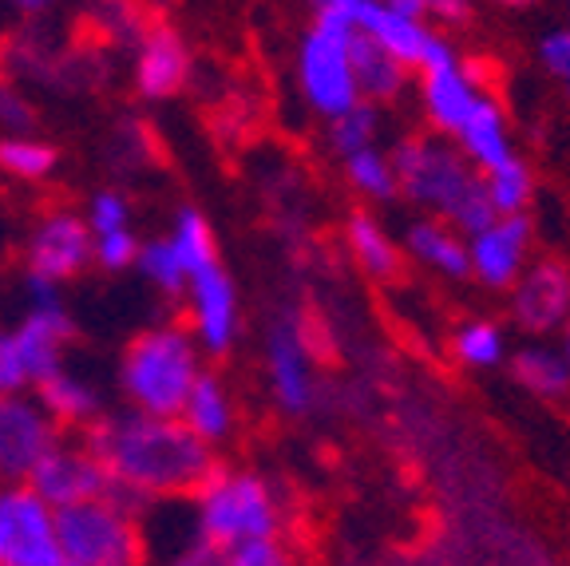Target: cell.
Masks as SVG:
<instances>
[{"mask_svg":"<svg viewBox=\"0 0 570 566\" xmlns=\"http://www.w3.org/2000/svg\"><path fill=\"white\" fill-rule=\"evenodd\" d=\"M135 266H139L142 282L151 285V290L167 293V297H178L183 285H187V270H183V262H178V254L170 250L167 238L139 242V257H135Z\"/></svg>","mask_w":570,"mask_h":566,"instance_id":"obj_30","label":"cell"},{"mask_svg":"<svg viewBox=\"0 0 570 566\" xmlns=\"http://www.w3.org/2000/svg\"><path fill=\"white\" fill-rule=\"evenodd\" d=\"M163 566H226V550L206 535L190 531V539L178 543V550Z\"/></svg>","mask_w":570,"mask_h":566,"instance_id":"obj_40","label":"cell"},{"mask_svg":"<svg viewBox=\"0 0 570 566\" xmlns=\"http://www.w3.org/2000/svg\"><path fill=\"white\" fill-rule=\"evenodd\" d=\"M384 4L412 20L436 17L444 25H463V20L472 17V0H384Z\"/></svg>","mask_w":570,"mask_h":566,"instance_id":"obj_38","label":"cell"},{"mask_svg":"<svg viewBox=\"0 0 570 566\" xmlns=\"http://www.w3.org/2000/svg\"><path fill=\"white\" fill-rule=\"evenodd\" d=\"M24 266L28 277L56 285L80 277L91 266V231L80 211L56 206V211L40 214L24 242Z\"/></svg>","mask_w":570,"mask_h":566,"instance_id":"obj_8","label":"cell"},{"mask_svg":"<svg viewBox=\"0 0 570 566\" xmlns=\"http://www.w3.org/2000/svg\"><path fill=\"white\" fill-rule=\"evenodd\" d=\"M12 333H17V341H20V353H24L28 372H32V389H36L45 377L63 369V353H68V341H71V333H76V325H71V313L63 310L60 293H56V297H32L24 321H20Z\"/></svg>","mask_w":570,"mask_h":566,"instance_id":"obj_17","label":"cell"},{"mask_svg":"<svg viewBox=\"0 0 570 566\" xmlns=\"http://www.w3.org/2000/svg\"><path fill=\"white\" fill-rule=\"evenodd\" d=\"M32 389V372L20 353V341L12 329H0V397H20Z\"/></svg>","mask_w":570,"mask_h":566,"instance_id":"obj_36","label":"cell"},{"mask_svg":"<svg viewBox=\"0 0 570 566\" xmlns=\"http://www.w3.org/2000/svg\"><path fill=\"white\" fill-rule=\"evenodd\" d=\"M24 484L32 487L36 496L45 499L52 511L111 496V476H107V468L99 463V456L88 448V443L60 440L45 460L28 471Z\"/></svg>","mask_w":570,"mask_h":566,"instance_id":"obj_10","label":"cell"},{"mask_svg":"<svg viewBox=\"0 0 570 566\" xmlns=\"http://www.w3.org/2000/svg\"><path fill=\"white\" fill-rule=\"evenodd\" d=\"M480 99H483V91L475 88L472 76L460 68V60L424 71V107L440 131H448V135L460 131Z\"/></svg>","mask_w":570,"mask_h":566,"instance_id":"obj_19","label":"cell"},{"mask_svg":"<svg viewBox=\"0 0 570 566\" xmlns=\"http://www.w3.org/2000/svg\"><path fill=\"white\" fill-rule=\"evenodd\" d=\"M226 566H294V563H289V550L277 539H258L226 550Z\"/></svg>","mask_w":570,"mask_h":566,"instance_id":"obj_39","label":"cell"},{"mask_svg":"<svg viewBox=\"0 0 570 566\" xmlns=\"http://www.w3.org/2000/svg\"><path fill=\"white\" fill-rule=\"evenodd\" d=\"M313 9L317 12H330V17H341L353 25L356 9H361V0H313Z\"/></svg>","mask_w":570,"mask_h":566,"instance_id":"obj_42","label":"cell"},{"mask_svg":"<svg viewBox=\"0 0 570 566\" xmlns=\"http://www.w3.org/2000/svg\"><path fill=\"white\" fill-rule=\"evenodd\" d=\"M353 32L368 36L373 45H381L392 60H401L404 68H440L452 64L455 52L448 40H440L436 32H428L424 20H412L404 12L389 9L384 0H361V9L353 17Z\"/></svg>","mask_w":570,"mask_h":566,"instance_id":"obj_11","label":"cell"},{"mask_svg":"<svg viewBox=\"0 0 570 566\" xmlns=\"http://www.w3.org/2000/svg\"><path fill=\"white\" fill-rule=\"evenodd\" d=\"M511 313L527 333H551L570 318V270L562 262H534L511 285Z\"/></svg>","mask_w":570,"mask_h":566,"instance_id":"obj_16","label":"cell"},{"mask_svg":"<svg viewBox=\"0 0 570 566\" xmlns=\"http://www.w3.org/2000/svg\"><path fill=\"white\" fill-rule=\"evenodd\" d=\"M36 400H40V408L52 417L56 428H83V432H88V428L104 417L99 392L83 381L80 372H71L68 364L36 384Z\"/></svg>","mask_w":570,"mask_h":566,"instance_id":"obj_20","label":"cell"},{"mask_svg":"<svg viewBox=\"0 0 570 566\" xmlns=\"http://www.w3.org/2000/svg\"><path fill=\"white\" fill-rule=\"evenodd\" d=\"M531 186H534L531 170H527V163L515 159V155L483 175V191H488V203H491V211H495V218L523 214V206L531 203Z\"/></svg>","mask_w":570,"mask_h":566,"instance_id":"obj_29","label":"cell"},{"mask_svg":"<svg viewBox=\"0 0 570 566\" xmlns=\"http://www.w3.org/2000/svg\"><path fill=\"white\" fill-rule=\"evenodd\" d=\"M511 372H515V381L527 392H534V397L554 400L570 392V364L554 349H519L515 361H511Z\"/></svg>","mask_w":570,"mask_h":566,"instance_id":"obj_27","label":"cell"},{"mask_svg":"<svg viewBox=\"0 0 570 566\" xmlns=\"http://www.w3.org/2000/svg\"><path fill=\"white\" fill-rule=\"evenodd\" d=\"M56 531L68 566H139L142 523L119 499H88V504L56 511Z\"/></svg>","mask_w":570,"mask_h":566,"instance_id":"obj_5","label":"cell"},{"mask_svg":"<svg viewBox=\"0 0 570 566\" xmlns=\"http://www.w3.org/2000/svg\"><path fill=\"white\" fill-rule=\"evenodd\" d=\"M455 139H460V147H463V159L472 163L475 170H483V175L515 155V150H511L508 119H503L495 99H488V96L475 104V111L468 116V124L455 131Z\"/></svg>","mask_w":570,"mask_h":566,"instance_id":"obj_21","label":"cell"},{"mask_svg":"<svg viewBox=\"0 0 570 566\" xmlns=\"http://www.w3.org/2000/svg\"><path fill=\"white\" fill-rule=\"evenodd\" d=\"M111 476V499L131 511H147L159 499L190 496L214 471V448H206L178 417L111 412L99 417L83 436Z\"/></svg>","mask_w":570,"mask_h":566,"instance_id":"obj_1","label":"cell"},{"mask_svg":"<svg viewBox=\"0 0 570 566\" xmlns=\"http://www.w3.org/2000/svg\"><path fill=\"white\" fill-rule=\"evenodd\" d=\"M203 372V349L187 325H155L139 333L119 357V392L135 412L178 417L190 384Z\"/></svg>","mask_w":570,"mask_h":566,"instance_id":"obj_3","label":"cell"},{"mask_svg":"<svg viewBox=\"0 0 570 566\" xmlns=\"http://www.w3.org/2000/svg\"><path fill=\"white\" fill-rule=\"evenodd\" d=\"M0 566H68L56 511L28 484L0 487Z\"/></svg>","mask_w":570,"mask_h":566,"instance_id":"obj_7","label":"cell"},{"mask_svg":"<svg viewBox=\"0 0 570 566\" xmlns=\"http://www.w3.org/2000/svg\"><path fill=\"white\" fill-rule=\"evenodd\" d=\"M345 178L353 183V191H361L365 198H392L396 195V170H392V159L384 150L365 147L348 155L345 159Z\"/></svg>","mask_w":570,"mask_h":566,"instance_id":"obj_31","label":"cell"},{"mask_svg":"<svg viewBox=\"0 0 570 566\" xmlns=\"http://www.w3.org/2000/svg\"><path fill=\"white\" fill-rule=\"evenodd\" d=\"M452 349L468 369H495L503 361V353H508V341H503L499 325H491V321H468L455 333Z\"/></svg>","mask_w":570,"mask_h":566,"instance_id":"obj_32","label":"cell"},{"mask_svg":"<svg viewBox=\"0 0 570 566\" xmlns=\"http://www.w3.org/2000/svg\"><path fill=\"white\" fill-rule=\"evenodd\" d=\"M190 80V48L170 25H147V32L135 40L131 84L142 99H170Z\"/></svg>","mask_w":570,"mask_h":566,"instance_id":"obj_14","label":"cell"},{"mask_svg":"<svg viewBox=\"0 0 570 566\" xmlns=\"http://www.w3.org/2000/svg\"><path fill=\"white\" fill-rule=\"evenodd\" d=\"M539 60H543V68L551 71L554 80H559L570 96V28H559V32L543 36V45H539Z\"/></svg>","mask_w":570,"mask_h":566,"instance_id":"obj_41","label":"cell"},{"mask_svg":"<svg viewBox=\"0 0 570 566\" xmlns=\"http://www.w3.org/2000/svg\"><path fill=\"white\" fill-rule=\"evenodd\" d=\"M195 499V531L218 543L223 550L242 543L277 539L282 531V504L266 476L246 468H218L190 491Z\"/></svg>","mask_w":570,"mask_h":566,"instance_id":"obj_4","label":"cell"},{"mask_svg":"<svg viewBox=\"0 0 570 566\" xmlns=\"http://www.w3.org/2000/svg\"><path fill=\"white\" fill-rule=\"evenodd\" d=\"M178 297L187 305V333L195 336V345L203 349V357L230 353L234 341H238L242 310H238L234 277L226 274L223 262L190 274Z\"/></svg>","mask_w":570,"mask_h":566,"instance_id":"obj_9","label":"cell"},{"mask_svg":"<svg viewBox=\"0 0 570 566\" xmlns=\"http://www.w3.org/2000/svg\"><path fill=\"white\" fill-rule=\"evenodd\" d=\"M88 20L99 32V40H107V45H127V48H135V40L151 25L147 12H142L135 0H91Z\"/></svg>","mask_w":570,"mask_h":566,"instance_id":"obj_28","label":"cell"},{"mask_svg":"<svg viewBox=\"0 0 570 566\" xmlns=\"http://www.w3.org/2000/svg\"><path fill=\"white\" fill-rule=\"evenodd\" d=\"M266 372L274 400L282 404V412L289 417H305L317 404V381H313V361L305 333L294 318L274 321L266 336Z\"/></svg>","mask_w":570,"mask_h":566,"instance_id":"obj_13","label":"cell"},{"mask_svg":"<svg viewBox=\"0 0 570 566\" xmlns=\"http://www.w3.org/2000/svg\"><path fill=\"white\" fill-rule=\"evenodd\" d=\"M9 4L20 12H45V9H52L56 0H9Z\"/></svg>","mask_w":570,"mask_h":566,"instance_id":"obj_43","label":"cell"},{"mask_svg":"<svg viewBox=\"0 0 570 566\" xmlns=\"http://www.w3.org/2000/svg\"><path fill=\"white\" fill-rule=\"evenodd\" d=\"M178 420H183L187 432H195L206 448H218V443L230 440L238 412H234V397L218 372H206V369L198 372V381L190 384L187 400L178 408Z\"/></svg>","mask_w":570,"mask_h":566,"instance_id":"obj_18","label":"cell"},{"mask_svg":"<svg viewBox=\"0 0 570 566\" xmlns=\"http://www.w3.org/2000/svg\"><path fill=\"white\" fill-rule=\"evenodd\" d=\"M135 257H139V234H135L131 226L111 231V234H96V238H91V262L104 266V270H111V274L131 270Z\"/></svg>","mask_w":570,"mask_h":566,"instance_id":"obj_34","label":"cell"},{"mask_svg":"<svg viewBox=\"0 0 570 566\" xmlns=\"http://www.w3.org/2000/svg\"><path fill=\"white\" fill-rule=\"evenodd\" d=\"M348 40L353 25L330 12H317L313 28L302 36L297 48V84H302L305 104L321 119L345 116L348 107L361 104V91L353 80V60H348Z\"/></svg>","mask_w":570,"mask_h":566,"instance_id":"obj_6","label":"cell"},{"mask_svg":"<svg viewBox=\"0 0 570 566\" xmlns=\"http://www.w3.org/2000/svg\"><path fill=\"white\" fill-rule=\"evenodd\" d=\"M330 143L341 159H348V155H356V150L373 147L376 143V107L361 99L356 107H348L345 116L330 119Z\"/></svg>","mask_w":570,"mask_h":566,"instance_id":"obj_33","label":"cell"},{"mask_svg":"<svg viewBox=\"0 0 570 566\" xmlns=\"http://www.w3.org/2000/svg\"><path fill=\"white\" fill-rule=\"evenodd\" d=\"M56 443H60V428L40 408V400L28 392L0 397V476L24 484L28 471L45 460Z\"/></svg>","mask_w":570,"mask_h":566,"instance_id":"obj_12","label":"cell"},{"mask_svg":"<svg viewBox=\"0 0 570 566\" xmlns=\"http://www.w3.org/2000/svg\"><path fill=\"white\" fill-rule=\"evenodd\" d=\"M527 246H531V218L527 214L491 218L483 231L468 234V266L483 285L508 290L523 274Z\"/></svg>","mask_w":570,"mask_h":566,"instance_id":"obj_15","label":"cell"},{"mask_svg":"<svg viewBox=\"0 0 570 566\" xmlns=\"http://www.w3.org/2000/svg\"><path fill=\"white\" fill-rule=\"evenodd\" d=\"M499 4H531V0H499Z\"/></svg>","mask_w":570,"mask_h":566,"instance_id":"obj_45","label":"cell"},{"mask_svg":"<svg viewBox=\"0 0 570 566\" xmlns=\"http://www.w3.org/2000/svg\"><path fill=\"white\" fill-rule=\"evenodd\" d=\"M409 254H416L424 266L440 270L448 277H468L472 266H468V238L444 222H416L404 238Z\"/></svg>","mask_w":570,"mask_h":566,"instance_id":"obj_23","label":"cell"},{"mask_svg":"<svg viewBox=\"0 0 570 566\" xmlns=\"http://www.w3.org/2000/svg\"><path fill=\"white\" fill-rule=\"evenodd\" d=\"M345 234H348V250H353L356 266L365 270L368 277H376V282L396 277V270H401V254H396L392 238L384 234V226L373 218V214H353Z\"/></svg>","mask_w":570,"mask_h":566,"instance_id":"obj_24","label":"cell"},{"mask_svg":"<svg viewBox=\"0 0 570 566\" xmlns=\"http://www.w3.org/2000/svg\"><path fill=\"white\" fill-rule=\"evenodd\" d=\"M36 127V104L17 80H0V131L20 135Z\"/></svg>","mask_w":570,"mask_h":566,"instance_id":"obj_37","label":"cell"},{"mask_svg":"<svg viewBox=\"0 0 570 566\" xmlns=\"http://www.w3.org/2000/svg\"><path fill=\"white\" fill-rule=\"evenodd\" d=\"M389 159L392 170H396V191H404L412 203L436 211L440 218H448L452 231L475 234L495 218L480 170L444 143L404 139Z\"/></svg>","mask_w":570,"mask_h":566,"instance_id":"obj_2","label":"cell"},{"mask_svg":"<svg viewBox=\"0 0 570 566\" xmlns=\"http://www.w3.org/2000/svg\"><path fill=\"white\" fill-rule=\"evenodd\" d=\"M562 357H567V364H570V318L562 321Z\"/></svg>","mask_w":570,"mask_h":566,"instance_id":"obj_44","label":"cell"},{"mask_svg":"<svg viewBox=\"0 0 570 566\" xmlns=\"http://www.w3.org/2000/svg\"><path fill=\"white\" fill-rule=\"evenodd\" d=\"M60 155L48 139L32 131H20V135H0V170L20 183H45L48 175L56 170Z\"/></svg>","mask_w":570,"mask_h":566,"instance_id":"obj_26","label":"cell"},{"mask_svg":"<svg viewBox=\"0 0 570 566\" xmlns=\"http://www.w3.org/2000/svg\"><path fill=\"white\" fill-rule=\"evenodd\" d=\"M167 242L178 254V262H183V270H187V277L218 262V238H214L210 222H206V214L198 206H183L175 214V226H170Z\"/></svg>","mask_w":570,"mask_h":566,"instance_id":"obj_25","label":"cell"},{"mask_svg":"<svg viewBox=\"0 0 570 566\" xmlns=\"http://www.w3.org/2000/svg\"><path fill=\"white\" fill-rule=\"evenodd\" d=\"M83 222H88L91 238H96V234L124 231V226H131V203H127V195H119V191H96L88 211H83Z\"/></svg>","mask_w":570,"mask_h":566,"instance_id":"obj_35","label":"cell"},{"mask_svg":"<svg viewBox=\"0 0 570 566\" xmlns=\"http://www.w3.org/2000/svg\"><path fill=\"white\" fill-rule=\"evenodd\" d=\"M348 60H353V80L365 104L396 99L404 91V84H409V68L401 60H392L381 45H373L361 32H353V40H348Z\"/></svg>","mask_w":570,"mask_h":566,"instance_id":"obj_22","label":"cell"}]
</instances>
